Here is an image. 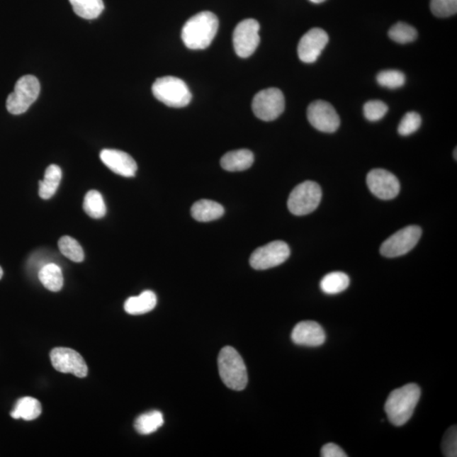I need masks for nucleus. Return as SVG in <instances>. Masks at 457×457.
<instances>
[{"instance_id":"1","label":"nucleus","mask_w":457,"mask_h":457,"mask_svg":"<svg viewBox=\"0 0 457 457\" xmlns=\"http://www.w3.org/2000/svg\"><path fill=\"white\" fill-rule=\"evenodd\" d=\"M219 28V20L213 13L203 11L186 21L182 28L183 43L190 50H205L211 45Z\"/></svg>"},{"instance_id":"2","label":"nucleus","mask_w":457,"mask_h":457,"mask_svg":"<svg viewBox=\"0 0 457 457\" xmlns=\"http://www.w3.org/2000/svg\"><path fill=\"white\" fill-rule=\"evenodd\" d=\"M420 397V387L416 384H408L393 390L385 405L390 423L397 427L406 424L414 412Z\"/></svg>"},{"instance_id":"3","label":"nucleus","mask_w":457,"mask_h":457,"mask_svg":"<svg viewBox=\"0 0 457 457\" xmlns=\"http://www.w3.org/2000/svg\"><path fill=\"white\" fill-rule=\"evenodd\" d=\"M218 367L221 380L228 388L237 391L246 388L248 382L246 364L236 349L224 347L218 358Z\"/></svg>"},{"instance_id":"4","label":"nucleus","mask_w":457,"mask_h":457,"mask_svg":"<svg viewBox=\"0 0 457 457\" xmlns=\"http://www.w3.org/2000/svg\"><path fill=\"white\" fill-rule=\"evenodd\" d=\"M152 91L159 101L169 107H186L193 98L186 82L175 77L159 78L152 84Z\"/></svg>"},{"instance_id":"5","label":"nucleus","mask_w":457,"mask_h":457,"mask_svg":"<svg viewBox=\"0 0 457 457\" xmlns=\"http://www.w3.org/2000/svg\"><path fill=\"white\" fill-rule=\"evenodd\" d=\"M40 84L34 76H24L17 81L14 91L8 96L7 111L12 115H21L36 101L40 93Z\"/></svg>"},{"instance_id":"6","label":"nucleus","mask_w":457,"mask_h":457,"mask_svg":"<svg viewBox=\"0 0 457 457\" xmlns=\"http://www.w3.org/2000/svg\"><path fill=\"white\" fill-rule=\"evenodd\" d=\"M321 199L320 186L315 181H307L295 186L291 191L287 205L294 215H307L319 207Z\"/></svg>"},{"instance_id":"7","label":"nucleus","mask_w":457,"mask_h":457,"mask_svg":"<svg viewBox=\"0 0 457 457\" xmlns=\"http://www.w3.org/2000/svg\"><path fill=\"white\" fill-rule=\"evenodd\" d=\"M285 97L280 89L271 88L260 91L252 100L254 115L264 121L276 120L285 111Z\"/></svg>"},{"instance_id":"8","label":"nucleus","mask_w":457,"mask_h":457,"mask_svg":"<svg viewBox=\"0 0 457 457\" xmlns=\"http://www.w3.org/2000/svg\"><path fill=\"white\" fill-rule=\"evenodd\" d=\"M422 236L419 226L410 225L398 230L383 242L380 254L386 258H397L407 254L415 247Z\"/></svg>"},{"instance_id":"9","label":"nucleus","mask_w":457,"mask_h":457,"mask_svg":"<svg viewBox=\"0 0 457 457\" xmlns=\"http://www.w3.org/2000/svg\"><path fill=\"white\" fill-rule=\"evenodd\" d=\"M290 254V247L285 242L274 241L252 252L250 264L256 271H265L285 263Z\"/></svg>"},{"instance_id":"10","label":"nucleus","mask_w":457,"mask_h":457,"mask_svg":"<svg viewBox=\"0 0 457 457\" xmlns=\"http://www.w3.org/2000/svg\"><path fill=\"white\" fill-rule=\"evenodd\" d=\"M260 25L254 19L241 21L233 33V45L237 55L241 58H248L254 53L260 43Z\"/></svg>"},{"instance_id":"11","label":"nucleus","mask_w":457,"mask_h":457,"mask_svg":"<svg viewBox=\"0 0 457 457\" xmlns=\"http://www.w3.org/2000/svg\"><path fill=\"white\" fill-rule=\"evenodd\" d=\"M51 363L57 371L72 373L78 378L88 376L89 368L85 360L71 348L57 347L50 352Z\"/></svg>"},{"instance_id":"12","label":"nucleus","mask_w":457,"mask_h":457,"mask_svg":"<svg viewBox=\"0 0 457 457\" xmlns=\"http://www.w3.org/2000/svg\"><path fill=\"white\" fill-rule=\"evenodd\" d=\"M308 119L313 128L326 133L337 132L341 124L334 107L323 100H317L308 106Z\"/></svg>"},{"instance_id":"13","label":"nucleus","mask_w":457,"mask_h":457,"mask_svg":"<svg viewBox=\"0 0 457 457\" xmlns=\"http://www.w3.org/2000/svg\"><path fill=\"white\" fill-rule=\"evenodd\" d=\"M367 184L370 191L382 200L393 199L400 193V181L393 173L383 169H374L368 174Z\"/></svg>"},{"instance_id":"14","label":"nucleus","mask_w":457,"mask_h":457,"mask_svg":"<svg viewBox=\"0 0 457 457\" xmlns=\"http://www.w3.org/2000/svg\"><path fill=\"white\" fill-rule=\"evenodd\" d=\"M329 43L327 33L321 28H312L303 35L299 42L298 54L304 63H315Z\"/></svg>"},{"instance_id":"15","label":"nucleus","mask_w":457,"mask_h":457,"mask_svg":"<svg viewBox=\"0 0 457 457\" xmlns=\"http://www.w3.org/2000/svg\"><path fill=\"white\" fill-rule=\"evenodd\" d=\"M100 159L113 172L124 177H133L137 171V164L132 156L116 149H103Z\"/></svg>"},{"instance_id":"16","label":"nucleus","mask_w":457,"mask_h":457,"mask_svg":"<svg viewBox=\"0 0 457 457\" xmlns=\"http://www.w3.org/2000/svg\"><path fill=\"white\" fill-rule=\"evenodd\" d=\"M291 339L295 345L316 347L323 345L326 334L320 324L315 321L300 322L291 332Z\"/></svg>"},{"instance_id":"17","label":"nucleus","mask_w":457,"mask_h":457,"mask_svg":"<svg viewBox=\"0 0 457 457\" xmlns=\"http://www.w3.org/2000/svg\"><path fill=\"white\" fill-rule=\"evenodd\" d=\"M254 162V155L250 150L239 149L227 152L222 157L220 164L225 171H243Z\"/></svg>"},{"instance_id":"18","label":"nucleus","mask_w":457,"mask_h":457,"mask_svg":"<svg viewBox=\"0 0 457 457\" xmlns=\"http://www.w3.org/2000/svg\"><path fill=\"white\" fill-rule=\"evenodd\" d=\"M191 216L199 222H210L220 219L225 210L221 204L211 200L203 199L196 202L191 210Z\"/></svg>"},{"instance_id":"19","label":"nucleus","mask_w":457,"mask_h":457,"mask_svg":"<svg viewBox=\"0 0 457 457\" xmlns=\"http://www.w3.org/2000/svg\"><path fill=\"white\" fill-rule=\"evenodd\" d=\"M157 297L151 290H145L137 297L126 300L124 308L126 312L132 315H141L149 312L156 307Z\"/></svg>"},{"instance_id":"20","label":"nucleus","mask_w":457,"mask_h":457,"mask_svg":"<svg viewBox=\"0 0 457 457\" xmlns=\"http://www.w3.org/2000/svg\"><path fill=\"white\" fill-rule=\"evenodd\" d=\"M62 178V171L58 165L51 164L47 168L45 179L39 181V196L43 199H50L58 190Z\"/></svg>"},{"instance_id":"21","label":"nucleus","mask_w":457,"mask_h":457,"mask_svg":"<svg viewBox=\"0 0 457 457\" xmlns=\"http://www.w3.org/2000/svg\"><path fill=\"white\" fill-rule=\"evenodd\" d=\"M42 413L41 403L33 397H23L16 402L14 410L11 413L13 419H23L32 421L38 419Z\"/></svg>"},{"instance_id":"22","label":"nucleus","mask_w":457,"mask_h":457,"mask_svg":"<svg viewBox=\"0 0 457 457\" xmlns=\"http://www.w3.org/2000/svg\"><path fill=\"white\" fill-rule=\"evenodd\" d=\"M39 281L46 289L57 293L62 289L64 277L61 269L55 264H49L38 273Z\"/></svg>"},{"instance_id":"23","label":"nucleus","mask_w":457,"mask_h":457,"mask_svg":"<svg viewBox=\"0 0 457 457\" xmlns=\"http://www.w3.org/2000/svg\"><path fill=\"white\" fill-rule=\"evenodd\" d=\"M350 285V278L343 272H332L322 278L320 288L328 295H335L346 290Z\"/></svg>"},{"instance_id":"24","label":"nucleus","mask_w":457,"mask_h":457,"mask_svg":"<svg viewBox=\"0 0 457 457\" xmlns=\"http://www.w3.org/2000/svg\"><path fill=\"white\" fill-rule=\"evenodd\" d=\"M78 16L86 20L98 18L104 9L103 0H69Z\"/></svg>"},{"instance_id":"25","label":"nucleus","mask_w":457,"mask_h":457,"mask_svg":"<svg viewBox=\"0 0 457 457\" xmlns=\"http://www.w3.org/2000/svg\"><path fill=\"white\" fill-rule=\"evenodd\" d=\"M164 424V417L159 411H152L139 416L134 427L139 434H150L156 432Z\"/></svg>"},{"instance_id":"26","label":"nucleus","mask_w":457,"mask_h":457,"mask_svg":"<svg viewBox=\"0 0 457 457\" xmlns=\"http://www.w3.org/2000/svg\"><path fill=\"white\" fill-rule=\"evenodd\" d=\"M84 210L93 219H101L106 215V205L101 193L91 190L86 194Z\"/></svg>"},{"instance_id":"27","label":"nucleus","mask_w":457,"mask_h":457,"mask_svg":"<svg viewBox=\"0 0 457 457\" xmlns=\"http://www.w3.org/2000/svg\"><path fill=\"white\" fill-rule=\"evenodd\" d=\"M58 246L61 254L73 262L81 263L84 260V249L75 239L64 236L60 239Z\"/></svg>"},{"instance_id":"28","label":"nucleus","mask_w":457,"mask_h":457,"mask_svg":"<svg viewBox=\"0 0 457 457\" xmlns=\"http://www.w3.org/2000/svg\"><path fill=\"white\" fill-rule=\"evenodd\" d=\"M389 37L391 40L400 45L415 41L417 38V30L412 26L404 23H398L393 26L389 30Z\"/></svg>"},{"instance_id":"29","label":"nucleus","mask_w":457,"mask_h":457,"mask_svg":"<svg viewBox=\"0 0 457 457\" xmlns=\"http://www.w3.org/2000/svg\"><path fill=\"white\" fill-rule=\"evenodd\" d=\"M377 81L378 84L384 86V88L396 89L405 84L406 77L402 72L388 69V71H383L378 74Z\"/></svg>"},{"instance_id":"30","label":"nucleus","mask_w":457,"mask_h":457,"mask_svg":"<svg viewBox=\"0 0 457 457\" xmlns=\"http://www.w3.org/2000/svg\"><path fill=\"white\" fill-rule=\"evenodd\" d=\"M422 124L421 116L417 112H408L403 116L398 126V132L406 137L417 132Z\"/></svg>"},{"instance_id":"31","label":"nucleus","mask_w":457,"mask_h":457,"mask_svg":"<svg viewBox=\"0 0 457 457\" xmlns=\"http://www.w3.org/2000/svg\"><path fill=\"white\" fill-rule=\"evenodd\" d=\"M364 116L369 121H378L384 118L388 112V106L380 100H371L365 103Z\"/></svg>"},{"instance_id":"32","label":"nucleus","mask_w":457,"mask_h":457,"mask_svg":"<svg viewBox=\"0 0 457 457\" xmlns=\"http://www.w3.org/2000/svg\"><path fill=\"white\" fill-rule=\"evenodd\" d=\"M430 9L434 16L449 17L456 14L457 0H431Z\"/></svg>"},{"instance_id":"33","label":"nucleus","mask_w":457,"mask_h":457,"mask_svg":"<svg viewBox=\"0 0 457 457\" xmlns=\"http://www.w3.org/2000/svg\"><path fill=\"white\" fill-rule=\"evenodd\" d=\"M444 456L456 457L457 456V430L456 426H452L444 435L442 442Z\"/></svg>"},{"instance_id":"34","label":"nucleus","mask_w":457,"mask_h":457,"mask_svg":"<svg viewBox=\"0 0 457 457\" xmlns=\"http://www.w3.org/2000/svg\"><path fill=\"white\" fill-rule=\"evenodd\" d=\"M322 457H346V452L334 443L326 444L321 450Z\"/></svg>"},{"instance_id":"35","label":"nucleus","mask_w":457,"mask_h":457,"mask_svg":"<svg viewBox=\"0 0 457 457\" xmlns=\"http://www.w3.org/2000/svg\"><path fill=\"white\" fill-rule=\"evenodd\" d=\"M309 1H311L312 3H315V4H321L326 1V0H309Z\"/></svg>"},{"instance_id":"36","label":"nucleus","mask_w":457,"mask_h":457,"mask_svg":"<svg viewBox=\"0 0 457 457\" xmlns=\"http://www.w3.org/2000/svg\"><path fill=\"white\" fill-rule=\"evenodd\" d=\"M3 273H4L3 269H2L1 267H0V280H1V278L3 276Z\"/></svg>"},{"instance_id":"37","label":"nucleus","mask_w":457,"mask_h":457,"mask_svg":"<svg viewBox=\"0 0 457 457\" xmlns=\"http://www.w3.org/2000/svg\"><path fill=\"white\" fill-rule=\"evenodd\" d=\"M455 159H456V149H455Z\"/></svg>"}]
</instances>
